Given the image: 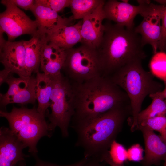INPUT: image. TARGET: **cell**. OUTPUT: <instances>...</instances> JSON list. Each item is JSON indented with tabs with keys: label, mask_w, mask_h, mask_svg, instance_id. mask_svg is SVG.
Masks as SVG:
<instances>
[{
	"label": "cell",
	"mask_w": 166,
	"mask_h": 166,
	"mask_svg": "<svg viewBox=\"0 0 166 166\" xmlns=\"http://www.w3.org/2000/svg\"><path fill=\"white\" fill-rule=\"evenodd\" d=\"M130 115L131 105L127 102L95 117L72 122L77 136L75 146L83 149L85 157L101 162Z\"/></svg>",
	"instance_id": "cell-1"
},
{
	"label": "cell",
	"mask_w": 166,
	"mask_h": 166,
	"mask_svg": "<svg viewBox=\"0 0 166 166\" xmlns=\"http://www.w3.org/2000/svg\"><path fill=\"white\" fill-rule=\"evenodd\" d=\"M74 114L72 122L98 116L120 105L130 102L125 92L107 77L72 83Z\"/></svg>",
	"instance_id": "cell-2"
},
{
	"label": "cell",
	"mask_w": 166,
	"mask_h": 166,
	"mask_svg": "<svg viewBox=\"0 0 166 166\" xmlns=\"http://www.w3.org/2000/svg\"><path fill=\"white\" fill-rule=\"evenodd\" d=\"M104 25L103 36L97 49L102 76H109L135 59L146 58L141 37L134 29H128L108 20Z\"/></svg>",
	"instance_id": "cell-3"
},
{
	"label": "cell",
	"mask_w": 166,
	"mask_h": 166,
	"mask_svg": "<svg viewBox=\"0 0 166 166\" xmlns=\"http://www.w3.org/2000/svg\"><path fill=\"white\" fill-rule=\"evenodd\" d=\"M143 60L135 59L107 77L124 90L129 97L132 110V132L136 130L137 117L144 99L148 95L162 91L163 87L154 79L152 72L144 69Z\"/></svg>",
	"instance_id": "cell-4"
},
{
	"label": "cell",
	"mask_w": 166,
	"mask_h": 166,
	"mask_svg": "<svg viewBox=\"0 0 166 166\" xmlns=\"http://www.w3.org/2000/svg\"><path fill=\"white\" fill-rule=\"evenodd\" d=\"M0 116L7 119L11 132L29 147V152L34 157L37 156L36 146L39 140L43 136L50 137L52 135L49 123L37 108L14 106L10 112L1 110Z\"/></svg>",
	"instance_id": "cell-5"
},
{
	"label": "cell",
	"mask_w": 166,
	"mask_h": 166,
	"mask_svg": "<svg viewBox=\"0 0 166 166\" xmlns=\"http://www.w3.org/2000/svg\"><path fill=\"white\" fill-rule=\"evenodd\" d=\"M51 76L53 88L49 106L51 112L48 114L49 128L53 132L58 127L62 136L67 137L68 127L75 113L72 84L61 73Z\"/></svg>",
	"instance_id": "cell-6"
},
{
	"label": "cell",
	"mask_w": 166,
	"mask_h": 166,
	"mask_svg": "<svg viewBox=\"0 0 166 166\" xmlns=\"http://www.w3.org/2000/svg\"><path fill=\"white\" fill-rule=\"evenodd\" d=\"M61 70L72 83H81L102 76L97 49L81 44L77 47L68 50Z\"/></svg>",
	"instance_id": "cell-7"
},
{
	"label": "cell",
	"mask_w": 166,
	"mask_h": 166,
	"mask_svg": "<svg viewBox=\"0 0 166 166\" xmlns=\"http://www.w3.org/2000/svg\"><path fill=\"white\" fill-rule=\"evenodd\" d=\"M5 10L0 14V30L5 33L8 41H13L24 34L33 36L38 31L36 20L31 19L22 10L11 4L5 5Z\"/></svg>",
	"instance_id": "cell-8"
},
{
	"label": "cell",
	"mask_w": 166,
	"mask_h": 166,
	"mask_svg": "<svg viewBox=\"0 0 166 166\" xmlns=\"http://www.w3.org/2000/svg\"><path fill=\"white\" fill-rule=\"evenodd\" d=\"M6 83L8 88L6 93H0L1 108L6 109V106L10 104L23 105L35 103V77L31 76L15 77L10 75Z\"/></svg>",
	"instance_id": "cell-9"
},
{
	"label": "cell",
	"mask_w": 166,
	"mask_h": 166,
	"mask_svg": "<svg viewBox=\"0 0 166 166\" xmlns=\"http://www.w3.org/2000/svg\"><path fill=\"white\" fill-rule=\"evenodd\" d=\"M151 3L135 6L116 0L105 1L103 8L105 19L127 29H134L135 18L138 14L143 18L146 16Z\"/></svg>",
	"instance_id": "cell-10"
},
{
	"label": "cell",
	"mask_w": 166,
	"mask_h": 166,
	"mask_svg": "<svg viewBox=\"0 0 166 166\" xmlns=\"http://www.w3.org/2000/svg\"><path fill=\"white\" fill-rule=\"evenodd\" d=\"M25 145L11 132L9 128L0 129V166H16L29 157L24 154Z\"/></svg>",
	"instance_id": "cell-11"
},
{
	"label": "cell",
	"mask_w": 166,
	"mask_h": 166,
	"mask_svg": "<svg viewBox=\"0 0 166 166\" xmlns=\"http://www.w3.org/2000/svg\"><path fill=\"white\" fill-rule=\"evenodd\" d=\"M0 48V62L4 68L19 77L28 76L26 69L24 41H6Z\"/></svg>",
	"instance_id": "cell-12"
},
{
	"label": "cell",
	"mask_w": 166,
	"mask_h": 166,
	"mask_svg": "<svg viewBox=\"0 0 166 166\" xmlns=\"http://www.w3.org/2000/svg\"><path fill=\"white\" fill-rule=\"evenodd\" d=\"M105 1L82 19L81 29V44L96 49L98 46L104 32L103 21L105 18L103 8Z\"/></svg>",
	"instance_id": "cell-13"
},
{
	"label": "cell",
	"mask_w": 166,
	"mask_h": 166,
	"mask_svg": "<svg viewBox=\"0 0 166 166\" xmlns=\"http://www.w3.org/2000/svg\"><path fill=\"white\" fill-rule=\"evenodd\" d=\"M34 16L38 25V30L48 34L57 28L65 25L73 24V16L63 17L58 13L43 6L35 0L30 10Z\"/></svg>",
	"instance_id": "cell-14"
},
{
	"label": "cell",
	"mask_w": 166,
	"mask_h": 166,
	"mask_svg": "<svg viewBox=\"0 0 166 166\" xmlns=\"http://www.w3.org/2000/svg\"><path fill=\"white\" fill-rule=\"evenodd\" d=\"M137 130L142 131L144 141L145 156L142 160L143 166L160 164L166 158V140L147 127L140 126Z\"/></svg>",
	"instance_id": "cell-15"
},
{
	"label": "cell",
	"mask_w": 166,
	"mask_h": 166,
	"mask_svg": "<svg viewBox=\"0 0 166 166\" xmlns=\"http://www.w3.org/2000/svg\"><path fill=\"white\" fill-rule=\"evenodd\" d=\"M164 10L143 18L140 24L134 28L135 31L140 36L143 45H150L154 54L158 49L161 36L160 22Z\"/></svg>",
	"instance_id": "cell-16"
},
{
	"label": "cell",
	"mask_w": 166,
	"mask_h": 166,
	"mask_svg": "<svg viewBox=\"0 0 166 166\" xmlns=\"http://www.w3.org/2000/svg\"><path fill=\"white\" fill-rule=\"evenodd\" d=\"M25 51V65L27 76L38 72L42 53L49 42L47 34L37 31L30 40L24 41Z\"/></svg>",
	"instance_id": "cell-17"
},
{
	"label": "cell",
	"mask_w": 166,
	"mask_h": 166,
	"mask_svg": "<svg viewBox=\"0 0 166 166\" xmlns=\"http://www.w3.org/2000/svg\"><path fill=\"white\" fill-rule=\"evenodd\" d=\"M67 50L48 42L43 48L41 57L40 67L43 73L51 76L60 74Z\"/></svg>",
	"instance_id": "cell-18"
},
{
	"label": "cell",
	"mask_w": 166,
	"mask_h": 166,
	"mask_svg": "<svg viewBox=\"0 0 166 166\" xmlns=\"http://www.w3.org/2000/svg\"><path fill=\"white\" fill-rule=\"evenodd\" d=\"M82 22V20L75 24L61 26L47 34L49 42L66 50L73 48L81 42Z\"/></svg>",
	"instance_id": "cell-19"
},
{
	"label": "cell",
	"mask_w": 166,
	"mask_h": 166,
	"mask_svg": "<svg viewBox=\"0 0 166 166\" xmlns=\"http://www.w3.org/2000/svg\"><path fill=\"white\" fill-rule=\"evenodd\" d=\"M36 96L38 103L37 110L45 117L46 113L49 107L53 88L52 77L39 71L36 73Z\"/></svg>",
	"instance_id": "cell-20"
},
{
	"label": "cell",
	"mask_w": 166,
	"mask_h": 166,
	"mask_svg": "<svg viewBox=\"0 0 166 166\" xmlns=\"http://www.w3.org/2000/svg\"><path fill=\"white\" fill-rule=\"evenodd\" d=\"M160 92L149 95L152 101L146 109L138 113L136 130L139 124L144 120L157 116H166V99L160 94Z\"/></svg>",
	"instance_id": "cell-21"
},
{
	"label": "cell",
	"mask_w": 166,
	"mask_h": 166,
	"mask_svg": "<svg viewBox=\"0 0 166 166\" xmlns=\"http://www.w3.org/2000/svg\"><path fill=\"white\" fill-rule=\"evenodd\" d=\"M104 0H71L70 7L74 19H83L94 10Z\"/></svg>",
	"instance_id": "cell-22"
},
{
	"label": "cell",
	"mask_w": 166,
	"mask_h": 166,
	"mask_svg": "<svg viewBox=\"0 0 166 166\" xmlns=\"http://www.w3.org/2000/svg\"><path fill=\"white\" fill-rule=\"evenodd\" d=\"M146 127L159 132L161 136L166 140V116H157L144 120L138 125Z\"/></svg>",
	"instance_id": "cell-23"
},
{
	"label": "cell",
	"mask_w": 166,
	"mask_h": 166,
	"mask_svg": "<svg viewBox=\"0 0 166 166\" xmlns=\"http://www.w3.org/2000/svg\"><path fill=\"white\" fill-rule=\"evenodd\" d=\"M109 155L111 160L117 164H123L128 160L127 151L122 145L115 140L111 145Z\"/></svg>",
	"instance_id": "cell-24"
},
{
	"label": "cell",
	"mask_w": 166,
	"mask_h": 166,
	"mask_svg": "<svg viewBox=\"0 0 166 166\" xmlns=\"http://www.w3.org/2000/svg\"><path fill=\"white\" fill-rule=\"evenodd\" d=\"M36 2L58 13L70 7L71 0H36Z\"/></svg>",
	"instance_id": "cell-25"
},
{
	"label": "cell",
	"mask_w": 166,
	"mask_h": 166,
	"mask_svg": "<svg viewBox=\"0 0 166 166\" xmlns=\"http://www.w3.org/2000/svg\"><path fill=\"white\" fill-rule=\"evenodd\" d=\"M143 149L139 144L132 146L127 151L128 159L129 161L139 162L143 160Z\"/></svg>",
	"instance_id": "cell-26"
},
{
	"label": "cell",
	"mask_w": 166,
	"mask_h": 166,
	"mask_svg": "<svg viewBox=\"0 0 166 166\" xmlns=\"http://www.w3.org/2000/svg\"><path fill=\"white\" fill-rule=\"evenodd\" d=\"M1 3L4 5L11 4L25 10H31L35 3L34 0H2Z\"/></svg>",
	"instance_id": "cell-27"
},
{
	"label": "cell",
	"mask_w": 166,
	"mask_h": 166,
	"mask_svg": "<svg viewBox=\"0 0 166 166\" xmlns=\"http://www.w3.org/2000/svg\"><path fill=\"white\" fill-rule=\"evenodd\" d=\"M36 163L34 166H82L88 160V159L84 157L81 160L72 164L66 165H59L53 163L45 161L40 159L37 156L34 157ZM16 166H26L24 161L19 162Z\"/></svg>",
	"instance_id": "cell-28"
},
{
	"label": "cell",
	"mask_w": 166,
	"mask_h": 166,
	"mask_svg": "<svg viewBox=\"0 0 166 166\" xmlns=\"http://www.w3.org/2000/svg\"><path fill=\"white\" fill-rule=\"evenodd\" d=\"M161 36L159 43L158 49L161 51H163L166 45V6L161 19Z\"/></svg>",
	"instance_id": "cell-29"
},
{
	"label": "cell",
	"mask_w": 166,
	"mask_h": 166,
	"mask_svg": "<svg viewBox=\"0 0 166 166\" xmlns=\"http://www.w3.org/2000/svg\"><path fill=\"white\" fill-rule=\"evenodd\" d=\"M11 73L7 69L4 68L0 71V85L6 83Z\"/></svg>",
	"instance_id": "cell-30"
},
{
	"label": "cell",
	"mask_w": 166,
	"mask_h": 166,
	"mask_svg": "<svg viewBox=\"0 0 166 166\" xmlns=\"http://www.w3.org/2000/svg\"><path fill=\"white\" fill-rule=\"evenodd\" d=\"M101 162H105L110 166H124L123 164H117L114 163L111 159L109 155V152L104 155L101 159Z\"/></svg>",
	"instance_id": "cell-31"
},
{
	"label": "cell",
	"mask_w": 166,
	"mask_h": 166,
	"mask_svg": "<svg viewBox=\"0 0 166 166\" xmlns=\"http://www.w3.org/2000/svg\"><path fill=\"white\" fill-rule=\"evenodd\" d=\"M101 162L94 159H88L82 166H104Z\"/></svg>",
	"instance_id": "cell-32"
},
{
	"label": "cell",
	"mask_w": 166,
	"mask_h": 166,
	"mask_svg": "<svg viewBox=\"0 0 166 166\" xmlns=\"http://www.w3.org/2000/svg\"><path fill=\"white\" fill-rule=\"evenodd\" d=\"M165 85L164 89L162 91H160V94L165 99H166V81H164Z\"/></svg>",
	"instance_id": "cell-33"
},
{
	"label": "cell",
	"mask_w": 166,
	"mask_h": 166,
	"mask_svg": "<svg viewBox=\"0 0 166 166\" xmlns=\"http://www.w3.org/2000/svg\"><path fill=\"white\" fill-rule=\"evenodd\" d=\"M137 2L138 3V4H149L151 3V1L148 0H137Z\"/></svg>",
	"instance_id": "cell-34"
},
{
	"label": "cell",
	"mask_w": 166,
	"mask_h": 166,
	"mask_svg": "<svg viewBox=\"0 0 166 166\" xmlns=\"http://www.w3.org/2000/svg\"><path fill=\"white\" fill-rule=\"evenodd\" d=\"M155 1L160 5L164 6H166V0H155Z\"/></svg>",
	"instance_id": "cell-35"
},
{
	"label": "cell",
	"mask_w": 166,
	"mask_h": 166,
	"mask_svg": "<svg viewBox=\"0 0 166 166\" xmlns=\"http://www.w3.org/2000/svg\"><path fill=\"white\" fill-rule=\"evenodd\" d=\"M163 52H166V45L165 46V47L164 48V49L163 50Z\"/></svg>",
	"instance_id": "cell-36"
},
{
	"label": "cell",
	"mask_w": 166,
	"mask_h": 166,
	"mask_svg": "<svg viewBox=\"0 0 166 166\" xmlns=\"http://www.w3.org/2000/svg\"><path fill=\"white\" fill-rule=\"evenodd\" d=\"M164 160V166H166V158Z\"/></svg>",
	"instance_id": "cell-37"
}]
</instances>
